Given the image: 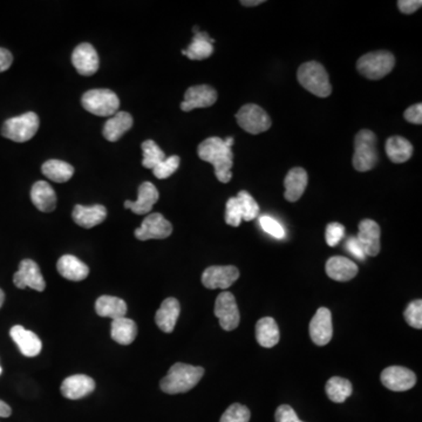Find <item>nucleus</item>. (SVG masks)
I'll return each mask as SVG.
<instances>
[{
  "label": "nucleus",
  "instance_id": "nucleus-21",
  "mask_svg": "<svg viewBox=\"0 0 422 422\" xmlns=\"http://www.w3.org/2000/svg\"><path fill=\"white\" fill-rule=\"evenodd\" d=\"M159 201V191L150 182H143L139 187V195L136 201H126L125 208L131 209L138 215L148 214L156 202Z\"/></svg>",
  "mask_w": 422,
  "mask_h": 422
},
{
  "label": "nucleus",
  "instance_id": "nucleus-30",
  "mask_svg": "<svg viewBox=\"0 0 422 422\" xmlns=\"http://www.w3.org/2000/svg\"><path fill=\"white\" fill-rule=\"evenodd\" d=\"M95 311L100 317L114 319L122 318L127 313L125 301L113 296H101L95 303Z\"/></svg>",
  "mask_w": 422,
  "mask_h": 422
},
{
  "label": "nucleus",
  "instance_id": "nucleus-44",
  "mask_svg": "<svg viewBox=\"0 0 422 422\" xmlns=\"http://www.w3.org/2000/svg\"><path fill=\"white\" fill-rule=\"evenodd\" d=\"M404 118L406 121L414 123V125H421L422 123V104H413L411 107L406 109L404 113Z\"/></svg>",
  "mask_w": 422,
  "mask_h": 422
},
{
  "label": "nucleus",
  "instance_id": "nucleus-29",
  "mask_svg": "<svg viewBox=\"0 0 422 422\" xmlns=\"http://www.w3.org/2000/svg\"><path fill=\"white\" fill-rule=\"evenodd\" d=\"M386 154L392 162L400 164L407 162L413 155V145L402 136H391L385 145Z\"/></svg>",
  "mask_w": 422,
  "mask_h": 422
},
{
  "label": "nucleus",
  "instance_id": "nucleus-33",
  "mask_svg": "<svg viewBox=\"0 0 422 422\" xmlns=\"http://www.w3.org/2000/svg\"><path fill=\"white\" fill-rule=\"evenodd\" d=\"M42 174L49 180L56 183H65L72 179L74 168L70 163L64 162L60 159H49L42 167Z\"/></svg>",
  "mask_w": 422,
  "mask_h": 422
},
{
  "label": "nucleus",
  "instance_id": "nucleus-4",
  "mask_svg": "<svg viewBox=\"0 0 422 422\" xmlns=\"http://www.w3.org/2000/svg\"><path fill=\"white\" fill-rule=\"evenodd\" d=\"M378 163L377 136L372 131L363 129L354 139L352 164L358 171L373 169Z\"/></svg>",
  "mask_w": 422,
  "mask_h": 422
},
{
  "label": "nucleus",
  "instance_id": "nucleus-20",
  "mask_svg": "<svg viewBox=\"0 0 422 422\" xmlns=\"http://www.w3.org/2000/svg\"><path fill=\"white\" fill-rule=\"evenodd\" d=\"M73 221L83 228L90 229L101 224L107 217V209L104 205H76L73 209Z\"/></svg>",
  "mask_w": 422,
  "mask_h": 422
},
{
  "label": "nucleus",
  "instance_id": "nucleus-17",
  "mask_svg": "<svg viewBox=\"0 0 422 422\" xmlns=\"http://www.w3.org/2000/svg\"><path fill=\"white\" fill-rule=\"evenodd\" d=\"M72 64L81 76H93L99 70V56L93 46L83 42L73 51Z\"/></svg>",
  "mask_w": 422,
  "mask_h": 422
},
{
  "label": "nucleus",
  "instance_id": "nucleus-50",
  "mask_svg": "<svg viewBox=\"0 0 422 422\" xmlns=\"http://www.w3.org/2000/svg\"><path fill=\"white\" fill-rule=\"evenodd\" d=\"M4 301H5V294H4L3 290H0V308L3 306Z\"/></svg>",
  "mask_w": 422,
  "mask_h": 422
},
{
  "label": "nucleus",
  "instance_id": "nucleus-22",
  "mask_svg": "<svg viewBox=\"0 0 422 422\" xmlns=\"http://www.w3.org/2000/svg\"><path fill=\"white\" fill-rule=\"evenodd\" d=\"M180 303L176 298H167L156 312L155 322L159 329L164 333H171L176 326L180 315Z\"/></svg>",
  "mask_w": 422,
  "mask_h": 422
},
{
  "label": "nucleus",
  "instance_id": "nucleus-8",
  "mask_svg": "<svg viewBox=\"0 0 422 422\" xmlns=\"http://www.w3.org/2000/svg\"><path fill=\"white\" fill-rule=\"evenodd\" d=\"M239 127L246 132L257 135L267 132L271 127V119L263 108L257 104H244L236 114Z\"/></svg>",
  "mask_w": 422,
  "mask_h": 422
},
{
  "label": "nucleus",
  "instance_id": "nucleus-51",
  "mask_svg": "<svg viewBox=\"0 0 422 422\" xmlns=\"http://www.w3.org/2000/svg\"><path fill=\"white\" fill-rule=\"evenodd\" d=\"M1 372H3V370H1V367H0V374H1Z\"/></svg>",
  "mask_w": 422,
  "mask_h": 422
},
{
  "label": "nucleus",
  "instance_id": "nucleus-10",
  "mask_svg": "<svg viewBox=\"0 0 422 422\" xmlns=\"http://www.w3.org/2000/svg\"><path fill=\"white\" fill-rule=\"evenodd\" d=\"M173 232V225L164 216L155 212L150 214L142 222L141 227L136 229L135 237L139 241L148 239H164Z\"/></svg>",
  "mask_w": 422,
  "mask_h": 422
},
{
  "label": "nucleus",
  "instance_id": "nucleus-28",
  "mask_svg": "<svg viewBox=\"0 0 422 422\" xmlns=\"http://www.w3.org/2000/svg\"><path fill=\"white\" fill-rule=\"evenodd\" d=\"M133 127L132 115L127 111H118L104 126V139L115 142Z\"/></svg>",
  "mask_w": 422,
  "mask_h": 422
},
{
  "label": "nucleus",
  "instance_id": "nucleus-42",
  "mask_svg": "<svg viewBox=\"0 0 422 422\" xmlns=\"http://www.w3.org/2000/svg\"><path fill=\"white\" fill-rule=\"evenodd\" d=\"M345 236V227L340 223L333 222L326 228V243L330 246H336Z\"/></svg>",
  "mask_w": 422,
  "mask_h": 422
},
{
  "label": "nucleus",
  "instance_id": "nucleus-47",
  "mask_svg": "<svg viewBox=\"0 0 422 422\" xmlns=\"http://www.w3.org/2000/svg\"><path fill=\"white\" fill-rule=\"evenodd\" d=\"M13 63V56L11 54L10 51L0 47V73L5 72L12 66Z\"/></svg>",
  "mask_w": 422,
  "mask_h": 422
},
{
  "label": "nucleus",
  "instance_id": "nucleus-27",
  "mask_svg": "<svg viewBox=\"0 0 422 422\" xmlns=\"http://www.w3.org/2000/svg\"><path fill=\"white\" fill-rule=\"evenodd\" d=\"M214 39H211L207 32L198 31L195 33L193 42L188 46V49L182 51V54L191 60L207 59L214 53Z\"/></svg>",
  "mask_w": 422,
  "mask_h": 422
},
{
  "label": "nucleus",
  "instance_id": "nucleus-35",
  "mask_svg": "<svg viewBox=\"0 0 422 422\" xmlns=\"http://www.w3.org/2000/svg\"><path fill=\"white\" fill-rule=\"evenodd\" d=\"M142 152H143V159H142V166L148 169H152L154 167L157 166L159 162H162L166 159V155L162 149L159 148L157 143L152 140H147L141 145Z\"/></svg>",
  "mask_w": 422,
  "mask_h": 422
},
{
  "label": "nucleus",
  "instance_id": "nucleus-5",
  "mask_svg": "<svg viewBox=\"0 0 422 422\" xmlns=\"http://www.w3.org/2000/svg\"><path fill=\"white\" fill-rule=\"evenodd\" d=\"M395 58L388 51H375L361 56L356 63V70L368 80H380L392 72Z\"/></svg>",
  "mask_w": 422,
  "mask_h": 422
},
{
  "label": "nucleus",
  "instance_id": "nucleus-14",
  "mask_svg": "<svg viewBox=\"0 0 422 422\" xmlns=\"http://www.w3.org/2000/svg\"><path fill=\"white\" fill-rule=\"evenodd\" d=\"M310 336L315 345L325 346L333 336L332 315L329 308H320L310 322Z\"/></svg>",
  "mask_w": 422,
  "mask_h": 422
},
{
  "label": "nucleus",
  "instance_id": "nucleus-3",
  "mask_svg": "<svg viewBox=\"0 0 422 422\" xmlns=\"http://www.w3.org/2000/svg\"><path fill=\"white\" fill-rule=\"evenodd\" d=\"M298 81L305 90L318 97H327L332 93L329 74L322 64L308 61L298 68Z\"/></svg>",
  "mask_w": 422,
  "mask_h": 422
},
{
  "label": "nucleus",
  "instance_id": "nucleus-43",
  "mask_svg": "<svg viewBox=\"0 0 422 422\" xmlns=\"http://www.w3.org/2000/svg\"><path fill=\"white\" fill-rule=\"evenodd\" d=\"M275 419L276 422H303L298 418L294 409L289 405L279 406L275 414Z\"/></svg>",
  "mask_w": 422,
  "mask_h": 422
},
{
  "label": "nucleus",
  "instance_id": "nucleus-48",
  "mask_svg": "<svg viewBox=\"0 0 422 422\" xmlns=\"http://www.w3.org/2000/svg\"><path fill=\"white\" fill-rule=\"evenodd\" d=\"M12 414V409L6 402L0 400V418H8Z\"/></svg>",
  "mask_w": 422,
  "mask_h": 422
},
{
  "label": "nucleus",
  "instance_id": "nucleus-7",
  "mask_svg": "<svg viewBox=\"0 0 422 422\" xmlns=\"http://www.w3.org/2000/svg\"><path fill=\"white\" fill-rule=\"evenodd\" d=\"M87 111L97 116H113L118 113L120 100L111 90H92L83 94L81 100Z\"/></svg>",
  "mask_w": 422,
  "mask_h": 422
},
{
  "label": "nucleus",
  "instance_id": "nucleus-39",
  "mask_svg": "<svg viewBox=\"0 0 422 422\" xmlns=\"http://www.w3.org/2000/svg\"><path fill=\"white\" fill-rule=\"evenodd\" d=\"M243 221L242 205L239 198H229L225 209V223L231 227H239Z\"/></svg>",
  "mask_w": 422,
  "mask_h": 422
},
{
  "label": "nucleus",
  "instance_id": "nucleus-37",
  "mask_svg": "<svg viewBox=\"0 0 422 422\" xmlns=\"http://www.w3.org/2000/svg\"><path fill=\"white\" fill-rule=\"evenodd\" d=\"M180 162L181 159L179 156L173 155L166 157L162 162H159L157 166L152 168V173L155 175L156 179L164 180V179L171 176L179 169Z\"/></svg>",
  "mask_w": 422,
  "mask_h": 422
},
{
  "label": "nucleus",
  "instance_id": "nucleus-38",
  "mask_svg": "<svg viewBox=\"0 0 422 422\" xmlns=\"http://www.w3.org/2000/svg\"><path fill=\"white\" fill-rule=\"evenodd\" d=\"M250 411L246 406L241 404H232L228 409L223 413L219 422H249Z\"/></svg>",
  "mask_w": 422,
  "mask_h": 422
},
{
  "label": "nucleus",
  "instance_id": "nucleus-31",
  "mask_svg": "<svg viewBox=\"0 0 422 422\" xmlns=\"http://www.w3.org/2000/svg\"><path fill=\"white\" fill-rule=\"evenodd\" d=\"M111 336L120 345H129L138 336V326L134 320L126 317L114 319L111 322Z\"/></svg>",
  "mask_w": 422,
  "mask_h": 422
},
{
  "label": "nucleus",
  "instance_id": "nucleus-15",
  "mask_svg": "<svg viewBox=\"0 0 422 422\" xmlns=\"http://www.w3.org/2000/svg\"><path fill=\"white\" fill-rule=\"evenodd\" d=\"M217 101V92L208 85H198L188 88L181 109L191 111L196 108L210 107Z\"/></svg>",
  "mask_w": 422,
  "mask_h": 422
},
{
  "label": "nucleus",
  "instance_id": "nucleus-18",
  "mask_svg": "<svg viewBox=\"0 0 422 422\" xmlns=\"http://www.w3.org/2000/svg\"><path fill=\"white\" fill-rule=\"evenodd\" d=\"M95 390V382L92 378L85 374L71 375L64 380L61 393L70 400H79L90 395Z\"/></svg>",
  "mask_w": 422,
  "mask_h": 422
},
{
  "label": "nucleus",
  "instance_id": "nucleus-36",
  "mask_svg": "<svg viewBox=\"0 0 422 422\" xmlns=\"http://www.w3.org/2000/svg\"><path fill=\"white\" fill-rule=\"evenodd\" d=\"M237 198H239L241 205H242L243 221H253L255 218L258 217L260 205L248 191H239Z\"/></svg>",
  "mask_w": 422,
  "mask_h": 422
},
{
  "label": "nucleus",
  "instance_id": "nucleus-16",
  "mask_svg": "<svg viewBox=\"0 0 422 422\" xmlns=\"http://www.w3.org/2000/svg\"><path fill=\"white\" fill-rule=\"evenodd\" d=\"M380 227L373 219H363L359 223L356 239L366 256H377L380 253Z\"/></svg>",
  "mask_w": 422,
  "mask_h": 422
},
{
  "label": "nucleus",
  "instance_id": "nucleus-11",
  "mask_svg": "<svg viewBox=\"0 0 422 422\" xmlns=\"http://www.w3.org/2000/svg\"><path fill=\"white\" fill-rule=\"evenodd\" d=\"M381 382L390 391L405 392L416 386V377L414 372L406 367L391 366L382 370Z\"/></svg>",
  "mask_w": 422,
  "mask_h": 422
},
{
  "label": "nucleus",
  "instance_id": "nucleus-23",
  "mask_svg": "<svg viewBox=\"0 0 422 422\" xmlns=\"http://www.w3.org/2000/svg\"><path fill=\"white\" fill-rule=\"evenodd\" d=\"M308 173L301 167L292 168L284 180V198L289 202H297L308 187Z\"/></svg>",
  "mask_w": 422,
  "mask_h": 422
},
{
  "label": "nucleus",
  "instance_id": "nucleus-40",
  "mask_svg": "<svg viewBox=\"0 0 422 422\" xmlns=\"http://www.w3.org/2000/svg\"><path fill=\"white\" fill-rule=\"evenodd\" d=\"M405 320L409 326H412L414 329H422V301L421 299H416L413 301L409 306L406 308Z\"/></svg>",
  "mask_w": 422,
  "mask_h": 422
},
{
  "label": "nucleus",
  "instance_id": "nucleus-19",
  "mask_svg": "<svg viewBox=\"0 0 422 422\" xmlns=\"http://www.w3.org/2000/svg\"><path fill=\"white\" fill-rule=\"evenodd\" d=\"M11 338L17 344L20 352L25 356H37L42 352V343L39 337L32 331L24 329L21 325H16L11 329Z\"/></svg>",
  "mask_w": 422,
  "mask_h": 422
},
{
  "label": "nucleus",
  "instance_id": "nucleus-26",
  "mask_svg": "<svg viewBox=\"0 0 422 422\" xmlns=\"http://www.w3.org/2000/svg\"><path fill=\"white\" fill-rule=\"evenodd\" d=\"M31 200L35 208L42 212H51L56 207V191L45 181H38L33 184Z\"/></svg>",
  "mask_w": 422,
  "mask_h": 422
},
{
  "label": "nucleus",
  "instance_id": "nucleus-41",
  "mask_svg": "<svg viewBox=\"0 0 422 422\" xmlns=\"http://www.w3.org/2000/svg\"><path fill=\"white\" fill-rule=\"evenodd\" d=\"M260 224L264 231L272 236L275 239H283L285 237V230L279 222L270 216H262L260 217Z\"/></svg>",
  "mask_w": 422,
  "mask_h": 422
},
{
  "label": "nucleus",
  "instance_id": "nucleus-12",
  "mask_svg": "<svg viewBox=\"0 0 422 422\" xmlns=\"http://www.w3.org/2000/svg\"><path fill=\"white\" fill-rule=\"evenodd\" d=\"M13 283L18 289L31 287L39 292H42L46 287V282L42 277L38 264L32 260H21L19 270L14 274Z\"/></svg>",
  "mask_w": 422,
  "mask_h": 422
},
{
  "label": "nucleus",
  "instance_id": "nucleus-32",
  "mask_svg": "<svg viewBox=\"0 0 422 422\" xmlns=\"http://www.w3.org/2000/svg\"><path fill=\"white\" fill-rule=\"evenodd\" d=\"M256 339L260 346L271 349L279 342V329L277 322L271 317H265L257 322Z\"/></svg>",
  "mask_w": 422,
  "mask_h": 422
},
{
  "label": "nucleus",
  "instance_id": "nucleus-25",
  "mask_svg": "<svg viewBox=\"0 0 422 422\" xmlns=\"http://www.w3.org/2000/svg\"><path fill=\"white\" fill-rule=\"evenodd\" d=\"M56 269L58 272L68 281H83L90 275V267L72 255L61 257L56 263Z\"/></svg>",
  "mask_w": 422,
  "mask_h": 422
},
{
  "label": "nucleus",
  "instance_id": "nucleus-49",
  "mask_svg": "<svg viewBox=\"0 0 422 422\" xmlns=\"http://www.w3.org/2000/svg\"><path fill=\"white\" fill-rule=\"evenodd\" d=\"M263 3L264 0H242V1H241L243 6L246 7L258 6V5Z\"/></svg>",
  "mask_w": 422,
  "mask_h": 422
},
{
  "label": "nucleus",
  "instance_id": "nucleus-9",
  "mask_svg": "<svg viewBox=\"0 0 422 422\" xmlns=\"http://www.w3.org/2000/svg\"><path fill=\"white\" fill-rule=\"evenodd\" d=\"M215 315L219 320V325L225 331H232L239 326L241 315L235 297L231 292L224 291L218 296L215 303Z\"/></svg>",
  "mask_w": 422,
  "mask_h": 422
},
{
  "label": "nucleus",
  "instance_id": "nucleus-1",
  "mask_svg": "<svg viewBox=\"0 0 422 422\" xmlns=\"http://www.w3.org/2000/svg\"><path fill=\"white\" fill-rule=\"evenodd\" d=\"M198 157L214 166L215 175L222 183H228L232 179L234 152L221 138H209L200 143Z\"/></svg>",
  "mask_w": 422,
  "mask_h": 422
},
{
  "label": "nucleus",
  "instance_id": "nucleus-45",
  "mask_svg": "<svg viewBox=\"0 0 422 422\" xmlns=\"http://www.w3.org/2000/svg\"><path fill=\"white\" fill-rule=\"evenodd\" d=\"M421 6V0H400V1H398L399 10L405 14L414 13Z\"/></svg>",
  "mask_w": 422,
  "mask_h": 422
},
{
  "label": "nucleus",
  "instance_id": "nucleus-6",
  "mask_svg": "<svg viewBox=\"0 0 422 422\" xmlns=\"http://www.w3.org/2000/svg\"><path fill=\"white\" fill-rule=\"evenodd\" d=\"M38 129V115L33 111H28L4 122L1 135L14 142H26L37 134Z\"/></svg>",
  "mask_w": 422,
  "mask_h": 422
},
{
  "label": "nucleus",
  "instance_id": "nucleus-13",
  "mask_svg": "<svg viewBox=\"0 0 422 422\" xmlns=\"http://www.w3.org/2000/svg\"><path fill=\"white\" fill-rule=\"evenodd\" d=\"M239 278V270L236 267H209L202 275V284L207 289L225 290L231 287Z\"/></svg>",
  "mask_w": 422,
  "mask_h": 422
},
{
  "label": "nucleus",
  "instance_id": "nucleus-34",
  "mask_svg": "<svg viewBox=\"0 0 422 422\" xmlns=\"http://www.w3.org/2000/svg\"><path fill=\"white\" fill-rule=\"evenodd\" d=\"M352 384L347 379L340 377H333L326 384V394L330 400L336 404L346 402L347 398L352 395Z\"/></svg>",
  "mask_w": 422,
  "mask_h": 422
},
{
  "label": "nucleus",
  "instance_id": "nucleus-2",
  "mask_svg": "<svg viewBox=\"0 0 422 422\" xmlns=\"http://www.w3.org/2000/svg\"><path fill=\"white\" fill-rule=\"evenodd\" d=\"M205 375L203 367L176 363L161 380V390L167 394H180L191 391Z\"/></svg>",
  "mask_w": 422,
  "mask_h": 422
},
{
  "label": "nucleus",
  "instance_id": "nucleus-24",
  "mask_svg": "<svg viewBox=\"0 0 422 422\" xmlns=\"http://www.w3.org/2000/svg\"><path fill=\"white\" fill-rule=\"evenodd\" d=\"M326 274L331 279L337 282H349L356 277L358 267L346 257H331L326 262Z\"/></svg>",
  "mask_w": 422,
  "mask_h": 422
},
{
  "label": "nucleus",
  "instance_id": "nucleus-46",
  "mask_svg": "<svg viewBox=\"0 0 422 422\" xmlns=\"http://www.w3.org/2000/svg\"><path fill=\"white\" fill-rule=\"evenodd\" d=\"M346 246L347 250L350 251V253H352L353 256L356 257V260H365L366 255L363 253V249H361V246H360L356 237H351V239H349V241H347L346 243Z\"/></svg>",
  "mask_w": 422,
  "mask_h": 422
}]
</instances>
